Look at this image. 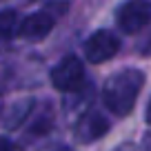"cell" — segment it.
<instances>
[{
	"label": "cell",
	"mask_w": 151,
	"mask_h": 151,
	"mask_svg": "<svg viewBox=\"0 0 151 151\" xmlns=\"http://www.w3.org/2000/svg\"><path fill=\"white\" fill-rule=\"evenodd\" d=\"M0 151H14V145L7 138H0Z\"/></svg>",
	"instance_id": "9"
},
{
	"label": "cell",
	"mask_w": 151,
	"mask_h": 151,
	"mask_svg": "<svg viewBox=\"0 0 151 151\" xmlns=\"http://www.w3.org/2000/svg\"><path fill=\"white\" fill-rule=\"evenodd\" d=\"M145 85V73L140 69H122L113 73L102 89V102L116 116H129Z\"/></svg>",
	"instance_id": "1"
},
{
	"label": "cell",
	"mask_w": 151,
	"mask_h": 151,
	"mask_svg": "<svg viewBox=\"0 0 151 151\" xmlns=\"http://www.w3.org/2000/svg\"><path fill=\"white\" fill-rule=\"evenodd\" d=\"M58 151H71V149H58Z\"/></svg>",
	"instance_id": "13"
},
{
	"label": "cell",
	"mask_w": 151,
	"mask_h": 151,
	"mask_svg": "<svg viewBox=\"0 0 151 151\" xmlns=\"http://www.w3.org/2000/svg\"><path fill=\"white\" fill-rule=\"evenodd\" d=\"M53 24H56V18L49 11H36L20 22L18 36L24 40H31V42H38V40H45L51 33Z\"/></svg>",
	"instance_id": "5"
},
{
	"label": "cell",
	"mask_w": 151,
	"mask_h": 151,
	"mask_svg": "<svg viewBox=\"0 0 151 151\" xmlns=\"http://www.w3.org/2000/svg\"><path fill=\"white\" fill-rule=\"evenodd\" d=\"M116 151H136V147H133V145H122V147H118Z\"/></svg>",
	"instance_id": "12"
},
{
	"label": "cell",
	"mask_w": 151,
	"mask_h": 151,
	"mask_svg": "<svg viewBox=\"0 0 151 151\" xmlns=\"http://www.w3.org/2000/svg\"><path fill=\"white\" fill-rule=\"evenodd\" d=\"M142 151H151V131L145 133V138H142V145H140Z\"/></svg>",
	"instance_id": "8"
},
{
	"label": "cell",
	"mask_w": 151,
	"mask_h": 151,
	"mask_svg": "<svg viewBox=\"0 0 151 151\" xmlns=\"http://www.w3.org/2000/svg\"><path fill=\"white\" fill-rule=\"evenodd\" d=\"M145 120L151 124V100H149V104H147V111H145Z\"/></svg>",
	"instance_id": "11"
},
{
	"label": "cell",
	"mask_w": 151,
	"mask_h": 151,
	"mask_svg": "<svg viewBox=\"0 0 151 151\" xmlns=\"http://www.w3.org/2000/svg\"><path fill=\"white\" fill-rule=\"evenodd\" d=\"M116 22L124 33H138L151 22V2L149 0H127L118 7Z\"/></svg>",
	"instance_id": "3"
},
{
	"label": "cell",
	"mask_w": 151,
	"mask_h": 151,
	"mask_svg": "<svg viewBox=\"0 0 151 151\" xmlns=\"http://www.w3.org/2000/svg\"><path fill=\"white\" fill-rule=\"evenodd\" d=\"M109 131V120L104 118L100 111H89L87 116H82L78 127H76V138L80 142H96Z\"/></svg>",
	"instance_id": "6"
},
{
	"label": "cell",
	"mask_w": 151,
	"mask_h": 151,
	"mask_svg": "<svg viewBox=\"0 0 151 151\" xmlns=\"http://www.w3.org/2000/svg\"><path fill=\"white\" fill-rule=\"evenodd\" d=\"M118 51H120V38L113 31H107V29L91 33L85 40V58L91 65H100V62L111 60Z\"/></svg>",
	"instance_id": "4"
},
{
	"label": "cell",
	"mask_w": 151,
	"mask_h": 151,
	"mask_svg": "<svg viewBox=\"0 0 151 151\" xmlns=\"http://www.w3.org/2000/svg\"><path fill=\"white\" fill-rule=\"evenodd\" d=\"M14 33H18V14L14 9L0 11V42L9 40Z\"/></svg>",
	"instance_id": "7"
},
{
	"label": "cell",
	"mask_w": 151,
	"mask_h": 151,
	"mask_svg": "<svg viewBox=\"0 0 151 151\" xmlns=\"http://www.w3.org/2000/svg\"><path fill=\"white\" fill-rule=\"evenodd\" d=\"M142 53H145V56H151V38L142 45Z\"/></svg>",
	"instance_id": "10"
},
{
	"label": "cell",
	"mask_w": 151,
	"mask_h": 151,
	"mask_svg": "<svg viewBox=\"0 0 151 151\" xmlns=\"http://www.w3.org/2000/svg\"><path fill=\"white\" fill-rule=\"evenodd\" d=\"M51 85L62 93L80 91L85 85V65L78 56H65L51 69Z\"/></svg>",
	"instance_id": "2"
}]
</instances>
